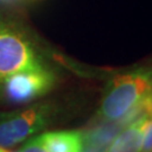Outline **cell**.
Instances as JSON below:
<instances>
[{
    "instance_id": "obj_1",
    "label": "cell",
    "mask_w": 152,
    "mask_h": 152,
    "mask_svg": "<svg viewBox=\"0 0 152 152\" xmlns=\"http://www.w3.org/2000/svg\"><path fill=\"white\" fill-rule=\"evenodd\" d=\"M152 91V66L140 68L114 77L104 95L99 115L106 121H117Z\"/></svg>"
},
{
    "instance_id": "obj_2",
    "label": "cell",
    "mask_w": 152,
    "mask_h": 152,
    "mask_svg": "<svg viewBox=\"0 0 152 152\" xmlns=\"http://www.w3.org/2000/svg\"><path fill=\"white\" fill-rule=\"evenodd\" d=\"M43 65L31 41L14 27L0 22V83L14 73Z\"/></svg>"
},
{
    "instance_id": "obj_3",
    "label": "cell",
    "mask_w": 152,
    "mask_h": 152,
    "mask_svg": "<svg viewBox=\"0 0 152 152\" xmlns=\"http://www.w3.org/2000/svg\"><path fill=\"white\" fill-rule=\"evenodd\" d=\"M51 114L52 107L45 103L0 113V147H14L43 130L49 124Z\"/></svg>"
},
{
    "instance_id": "obj_4",
    "label": "cell",
    "mask_w": 152,
    "mask_h": 152,
    "mask_svg": "<svg viewBox=\"0 0 152 152\" xmlns=\"http://www.w3.org/2000/svg\"><path fill=\"white\" fill-rule=\"evenodd\" d=\"M55 77L45 65L17 72L0 83V92L10 103H29L45 95L54 86Z\"/></svg>"
},
{
    "instance_id": "obj_5",
    "label": "cell",
    "mask_w": 152,
    "mask_h": 152,
    "mask_svg": "<svg viewBox=\"0 0 152 152\" xmlns=\"http://www.w3.org/2000/svg\"><path fill=\"white\" fill-rule=\"evenodd\" d=\"M37 139L48 152H83V137L80 132H48Z\"/></svg>"
},
{
    "instance_id": "obj_6",
    "label": "cell",
    "mask_w": 152,
    "mask_h": 152,
    "mask_svg": "<svg viewBox=\"0 0 152 152\" xmlns=\"http://www.w3.org/2000/svg\"><path fill=\"white\" fill-rule=\"evenodd\" d=\"M145 117V114L140 116L118 133L106 152H141Z\"/></svg>"
},
{
    "instance_id": "obj_7",
    "label": "cell",
    "mask_w": 152,
    "mask_h": 152,
    "mask_svg": "<svg viewBox=\"0 0 152 152\" xmlns=\"http://www.w3.org/2000/svg\"><path fill=\"white\" fill-rule=\"evenodd\" d=\"M141 152H152V117L148 115L143 125Z\"/></svg>"
},
{
    "instance_id": "obj_8",
    "label": "cell",
    "mask_w": 152,
    "mask_h": 152,
    "mask_svg": "<svg viewBox=\"0 0 152 152\" xmlns=\"http://www.w3.org/2000/svg\"><path fill=\"white\" fill-rule=\"evenodd\" d=\"M19 152H48L45 150V148L42 145V143L39 142L37 137L32 139L31 141H28L24 147L20 149Z\"/></svg>"
},
{
    "instance_id": "obj_9",
    "label": "cell",
    "mask_w": 152,
    "mask_h": 152,
    "mask_svg": "<svg viewBox=\"0 0 152 152\" xmlns=\"http://www.w3.org/2000/svg\"><path fill=\"white\" fill-rule=\"evenodd\" d=\"M141 109L144 110V114L152 117V91L143 99L141 103Z\"/></svg>"
},
{
    "instance_id": "obj_10",
    "label": "cell",
    "mask_w": 152,
    "mask_h": 152,
    "mask_svg": "<svg viewBox=\"0 0 152 152\" xmlns=\"http://www.w3.org/2000/svg\"><path fill=\"white\" fill-rule=\"evenodd\" d=\"M28 0H0V4L1 5H7V6H11V5H19L22 2H26Z\"/></svg>"
},
{
    "instance_id": "obj_11",
    "label": "cell",
    "mask_w": 152,
    "mask_h": 152,
    "mask_svg": "<svg viewBox=\"0 0 152 152\" xmlns=\"http://www.w3.org/2000/svg\"><path fill=\"white\" fill-rule=\"evenodd\" d=\"M0 152H8L7 150H5V149H2V148L0 147Z\"/></svg>"
}]
</instances>
